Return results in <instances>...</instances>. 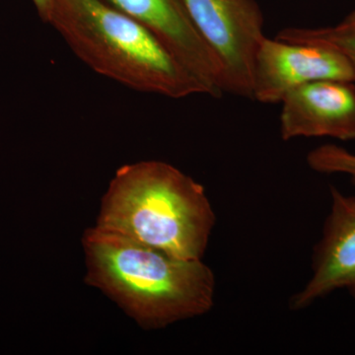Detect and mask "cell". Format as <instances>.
<instances>
[{"mask_svg":"<svg viewBox=\"0 0 355 355\" xmlns=\"http://www.w3.org/2000/svg\"><path fill=\"white\" fill-rule=\"evenodd\" d=\"M216 216L205 188L162 161L121 167L102 200L98 227L182 260H202Z\"/></svg>","mask_w":355,"mask_h":355,"instance_id":"7a4b0ae2","label":"cell"},{"mask_svg":"<svg viewBox=\"0 0 355 355\" xmlns=\"http://www.w3.org/2000/svg\"><path fill=\"white\" fill-rule=\"evenodd\" d=\"M280 137L355 140V83L319 80L287 94L282 103Z\"/></svg>","mask_w":355,"mask_h":355,"instance_id":"ba28073f","label":"cell"},{"mask_svg":"<svg viewBox=\"0 0 355 355\" xmlns=\"http://www.w3.org/2000/svg\"><path fill=\"white\" fill-rule=\"evenodd\" d=\"M32 2L35 7H36L40 18L44 22H46V19H48L49 14H50L53 0H32Z\"/></svg>","mask_w":355,"mask_h":355,"instance_id":"8fae6325","label":"cell"},{"mask_svg":"<svg viewBox=\"0 0 355 355\" xmlns=\"http://www.w3.org/2000/svg\"><path fill=\"white\" fill-rule=\"evenodd\" d=\"M196 29L216 55L222 90L251 98L254 55L265 38V17L256 0H184Z\"/></svg>","mask_w":355,"mask_h":355,"instance_id":"277c9868","label":"cell"},{"mask_svg":"<svg viewBox=\"0 0 355 355\" xmlns=\"http://www.w3.org/2000/svg\"><path fill=\"white\" fill-rule=\"evenodd\" d=\"M46 23L81 62L121 85L171 99L209 95L150 30L103 0H53Z\"/></svg>","mask_w":355,"mask_h":355,"instance_id":"3957f363","label":"cell"},{"mask_svg":"<svg viewBox=\"0 0 355 355\" xmlns=\"http://www.w3.org/2000/svg\"><path fill=\"white\" fill-rule=\"evenodd\" d=\"M155 35L207 88L220 97L221 67L191 21L184 0H103Z\"/></svg>","mask_w":355,"mask_h":355,"instance_id":"52a82bcc","label":"cell"},{"mask_svg":"<svg viewBox=\"0 0 355 355\" xmlns=\"http://www.w3.org/2000/svg\"><path fill=\"white\" fill-rule=\"evenodd\" d=\"M307 164L322 174L349 175L355 182V153L336 144H324L308 153Z\"/></svg>","mask_w":355,"mask_h":355,"instance_id":"30bf717a","label":"cell"},{"mask_svg":"<svg viewBox=\"0 0 355 355\" xmlns=\"http://www.w3.org/2000/svg\"><path fill=\"white\" fill-rule=\"evenodd\" d=\"M331 209L314 249L312 275L291 296L289 308L300 311L345 289L355 298V197L331 186Z\"/></svg>","mask_w":355,"mask_h":355,"instance_id":"8992f818","label":"cell"},{"mask_svg":"<svg viewBox=\"0 0 355 355\" xmlns=\"http://www.w3.org/2000/svg\"><path fill=\"white\" fill-rule=\"evenodd\" d=\"M336 27L343 30H355V9L352 11Z\"/></svg>","mask_w":355,"mask_h":355,"instance_id":"7c38bea8","label":"cell"},{"mask_svg":"<svg viewBox=\"0 0 355 355\" xmlns=\"http://www.w3.org/2000/svg\"><path fill=\"white\" fill-rule=\"evenodd\" d=\"M319 80L354 83V69L331 46L268 37L261 42L254 55L252 99L263 104L282 103L291 91Z\"/></svg>","mask_w":355,"mask_h":355,"instance_id":"5b68a950","label":"cell"},{"mask_svg":"<svg viewBox=\"0 0 355 355\" xmlns=\"http://www.w3.org/2000/svg\"><path fill=\"white\" fill-rule=\"evenodd\" d=\"M277 38L289 43L331 46L349 60L355 76V30L340 29L336 26L324 28L289 27L282 30Z\"/></svg>","mask_w":355,"mask_h":355,"instance_id":"9c48e42d","label":"cell"},{"mask_svg":"<svg viewBox=\"0 0 355 355\" xmlns=\"http://www.w3.org/2000/svg\"><path fill=\"white\" fill-rule=\"evenodd\" d=\"M85 282L116 301L146 329L207 314L216 279L202 260H182L96 226L83 237Z\"/></svg>","mask_w":355,"mask_h":355,"instance_id":"6da1fadb","label":"cell"}]
</instances>
